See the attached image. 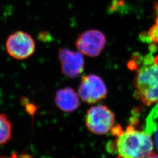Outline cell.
<instances>
[{"label":"cell","mask_w":158,"mask_h":158,"mask_svg":"<svg viewBox=\"0 0 158 158\" xmlns=\"http://www.w3.org/2000/svg\"><path fill=\"white\" fill-rule=\"evenodd\" d=\"M111 131L117 136L114 150L117 158H145L152 153V134L146 128L141 131L130 125L123 131L118 125L113 127Z\"/></svg>","instance_id":"1"},{"label":"cell","mask_w":158,"mask_h":158,"mask_svg":"<svg viewBox=\"0 0 158 158\" xmlns=\"http://www.w3.org/2000/svg\"><path fill=\"white\" fill-rule=\"evenodd\" d=\"M138 58V57H137ZM142 63L133 60L130 62V69L139 64L134 80L136 98H140L147 106L158 102V64L155 62L152 54L143 57Z\"/></svg>","instance_id":"2"},{"label":"cell","mask_w":158,"mask_h":158,"mask_svg":"<svg viewBox=\"0 0 158 158\" xmlns=\"http://www.w3.org/2000/svg\"><path fill=\"white\" fill-rule=\"evenodd\" d=\"M85 122L87 129L91 133L104 135L112 130L115 122V115L107 106L97 105L87 111Z\"/></svg>","instance_id":"3"},{"label":"cell","mask_w":158,"mask_h":158,"mask_svg":"<svg viewBox=\"0 0 158 158\" xmlns=\"http://www.w3.org/2000/svg\"><path fill=\"white\" fill-rule=\"evenodd\" d=\"M78 93L80 98L83 102L88 104H95L106 98L107 89L100 76L91 74L82 77Z\"/></svg>","instance_id":"4"},{"label":"cell","mask_w":158,"mask_h":158,"mask_svg":"<svg viewBox=\"0 0 158 158\" xmlns=\"http://www.w3.org/2000/svg\"><path fill=\"white\" fill-rule=\"evenodd\" d=\"M6 46L8 53L18 60H24L31 56L36 49L33 38L23 31H17L10 35Z\"/></svg>","instance_id":"5"},{"label":"cell","mask_w":158,"mask_h":158,"mask_svg":"<svg viewBox=\"0 0 158 158\" xmlns=\"http://www.w3.org/2000/svg\"><path fill=\"white\" fill-rule=\"evenodd\" d=\"M107 44L106 36L100 31L90 29L79 35L75 44L79 52L86 56H98Z\"/></svg>","instance_id":"6"},{"label":"cell","mask_w":158,"mask_h":158,"mask_svg":"<svg viewBox=\"0 0 158 158\" xmlns=\"http://www.w3.org/2000/svg\"><path fill=\"white\" fill-rule=\"evenodd\" d=\"M59 58L63 74L69 78L74 79L82 73L85 69V59L79 52L68 49H59Z\"/></svg>","instance_id":"7"},{"label":"cell","mask_w":158,"mask_h":158,"mask_svg":"<svg viewBox=\"0 0 158 158\" xmlns=\"http://www.w3.org/2000/svg\"><path fill=\"white\" fill-rule=\"evenodd\" d=\"M79 94L71 87H65L57 91L55 97L57 107L65 113H72L80 105Z\"/></svg>","instance_id":"8"},{"label":"cell","mask_w":158,"mask_h":158,"mask_svg":"<svg viewBox=\"0 0 158 158\" xmlns=\"http://www.w3.org/2000/svg\"><path fill=\"white\" fill-rule=\"evenodd\" d=\"M11 122L5 114L0 113V145L9 141L12 137Z\"/></svg>","instance_id":"9"},{"label":"cell","mask_w":158,"mask_h":158,"mask_svg":"<svg viewBox=\"0 0 158 158\" xmlns=\"http://www.w3.org/2000/svg\"><path fill=\"white\" fill-rule=\"evenodd\" d=\"M148 38L153 42H158V25L153 26L148 33Z\"/></svg>","instance_id":"10"},{"label":"cell","mask_w":158,"mask_h":158,"mask_svg":"<svg viewBox=\"0 0 158 158\" xmlns=\"http://www.w3.org/2000/svg\"><path fill=\"white\" fill-rule=\"evenodd\" d=\"M155 110H156V108H155ZM156 113H157L156 110ZM156 117H157V113H156ZM154 133L155 134V144H156V148H157L158 150V127L157 122H156V129H155Z\"/></svg>","instance_id":"11"},{"label":"cell","mask_w":158,"mask_h":158,"mask_svg":"<svg viewBox=\"0 0 158 158\" xmlns=\"http://www.w3.org/2000/svg\"><path fill=\"white\" fill-rule=\"evenodd\" d=\"M158 158V154L152 153L150 155H149L148 156H147V158Z\"/></svg>","instance_id":"12"},{"label":"cell","mask_w":158,"mask_h":158,"mask_svg":"<svg viewBox=\"0 0 158 158\" xmlns=\"http://www.w3.org/2000/svg\"><path fill=\"white\" fill-rule=\"evenodd\" d=\"M155 62L158 64V56L155 57Z\"/></svg>","instance_id":"13"}]
</instances>
